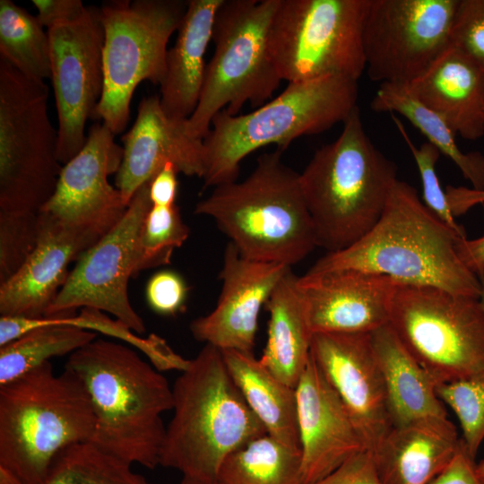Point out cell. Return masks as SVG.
I'll return each mask as SVG.
<instances>
[{"label": "cell", "instance_id": "e0dca14e", "mask_svg": "<svg viewBox=\"0 0 484 484\" xmlns=\"http://www.w3.org/2000/svg\"><path fill=\"white\" fill-rule=\"evenodd\" d=\"M123 153L105 124L92 125L82 150L63 165L55 193L39 212L65 225L107 234L127 208L108 181L117 173Z\"/></svg>", "mask_w": 484, "mask_h": 484}, {"label": "cell", "instance_id": "83f0119b", "mask_svg": "<svg viewBox=\"0 0 484 484\" xmlns=\"http://www.w3.org/2000/svg\"><path fill=\"white\" fill-rule=\"evenodd\" d=\"M298 279L290 269L265 304L270 315L267 341L259 359L277 378L295 389L308 363L312 338Z\"/></svg>", "mask_w": 484, "mask_h": 484}, {"label": "cell", "instance_id": "e575fe53", "mask_svg": "<svg viewBox=\"0 0 484 484\" xmlns=\"http://www.w3.org/2000/svg\"><path fill=\"white\" fill-rule=\"evenodd\" d=\"M436 394L456 414L462 431V442L472 458L484 439V372L440 384Z\"/></svg>", "mask_w": 484, "mask_h": 484}, {"label": "cell", "instance_id": "f35d334b", "mask_svg": "<svg viewBox=\"0 0 484 484\" xmlns=\"http://www.w3.org/2000/svg\"><path fill=\"white\" fill-rule=\"evenodd\" d=\"M188 288L176 272L160 271L148 281L146 299L150 307L163 315H175L185 307Z\"/></svg>", "mask_w": 484, "mask_h": 484}, {"label": "cell", "instance_id": "f546056e", "mask_svg": "<svg viewBox=\"0 0 484 484\" xmlns=\"http://www.w3.org/2000/svg\"><path fill=\"white\" fill-rule=\"evenodd\" d=\"M373 111L398 113L420 131L440 153L449 158L469 180L472 188L484 190V155L479 151L464 153L455 142V134L436 113L424 106L399 83L379 84L371 102Z\"/></svg>", "mask_w": 484, "mask_h": 484}, {"label": "cell", "instance_id": "f1b7e54d", "mask_svg": "<svg viewBox=\"0 0 484 484\" xmlns=\"http://www.w3.org/2000/svg\"><path fill=\"white\" fill-rule=\"evenodd\" d=\"M221 352L233 381L266 433L300 449L296 389L277 378L253 352Z\"/></svg>", "mask_w": 484, "mask_h": 484}, {"label": "cell", "instance_id": "60d3db41", "mask_svg": "<svg viewBox=\"0 0 484 484\" xmlns=\"http://www.w3.org/2000/svg\"><path fill=\"white\" fill-rule=\"evenodd\" d=\"M38 19L47 30L81 16L86 6L81 0H33Z\"/></svg>", "mask_w": 484, "mask_h": 484}, {"label": "cell", "instance_id": "277c9868", "mask_svg": "<svg viewBox=\"0 0 484 484\" xmlns=\"http://www.w3.org/2000/svg\"><path fill=\"white\" fill-rule=\"evenodd\" d=\"M94 428L83 385L50 361L0 385V484H41L56 456Z\"/></svg>", "mask_w": 484, "mask_h": 484}, {"label": "cell", "instance_id": "bcb514c9", "mask_svg": "<svg viewBox=\"0 0 484 484\" xmlns=\"http://www.w3.org/2000/svg\"><path fill=\"white\" fill-rule=\"evenodd\" d=\"M179 484H224L220 480H205L188 476H183Z\"/></svg>", "mask_w": 484, "mask_h": 484}, {"label": "cell", "instance_id": "8fae6325", "mask_svg": "<svg viewBox=\"0 0 484 484\" xmlns=\"http://www.w3.org/2000/svg\"><path fill=\"white\" fill-rule=\"evenodd\" d=\"M388 324L437 385L484 372L480 298L398 282Z\"/></svg>", "mask_w": 484, "mask_h": 484}, {"label": "cell", "instance_id": "7402d4cb", "mask_svg": "<svg viewBox=\"0 0 484 484\" xmlns=\"http://www.w3.org/2000/svg\"><path fill=\"white\" fill-rule=\"evenodd\" d=\"M303 484H314L366 450L341 399L310 355L296 387Z\"/></svg>", "mask_w": 484, "mask_h": 484}, {"label": "cell", "instance_id": "1f68e13d", "mask_svg": "<svg viewBox=\"0 0 484 484\" xmlns=\"http://www.w3.org/2000/svg\"><path fill=\"white\" fill-rule=\"evenodd\" d=\"M0 57L26 77H51L50 41L37 16L12 0L0 1Z\"/></svg>", "mask_w": 484, "mask_h": 484}, {"label": "cell", "instance_id": "7bdbcfd3", "mask_svg": "<svg viewBox=\"0 0 484 484\" xmlns=\"http://www.w3.org/2000/svg\"><path fill=\"white\" fill-rule=\"evenodd\" d=\"M177 169L168 162L150 182V199L153 206L175 205L177 194Z\"/></svg>", "mask_w": 484, "mask_h": 484}, {"label": "cell", "instance_id": "836d02e7", "mask_svg": "<svg viewBox=\"0 0 484 484\" xmlns=\"http://www.w3.org/2000/svg\"><path fill=\"white\" fill-rule=\"evenodd\" d=\"M189 233L176 204L151 205L138 234L134 274L169 264L173 251L184 244Z\"/></svg>", "mask_w": 484, "mask_h": 484}, {"label": "cell", "instance_id": "74e56055", "mask_svg": "<svg viewBox=\"0 0 484 484\" xmlns=\"http://www.w3.org/2000/svg\"><path fill=\"white\" fill-rule=\"evenodd\" d=\"M449 45L484 70V0H459Z\"/></svg>", "mask_w": 484, "mask_h": 484}, {"label": "cell", "instance_id": "4316f807", "mask_svg": "<svg viewBox=\"0 0 484 484\" xmlns=\"http://www.w3.org/2000/svg\"><path fill=\"white\" fill-rule=\"evenodd\" d=\"M96 333L60 323L51 316L0 318V385L72 354L96 339Z\"/></svg>", "mask_w": 484, "mask_h": 484}, {"label": "cell", "instance_id": "8d00e7d4", "mask_svg": "<svg viewBox=\"0 0 484 484\" xmlns=\"http://www.w3.org/2000/svg\"><path fill=\"white\" fill-rule=\"evenodd\" d=\"M391 117L417 164L422 183L424 204L445 224L466 236L464 228L456 222L449 209L445 191L441 187L436 171L440 151L428 142L416 146L401 120L393 114H391Z\"/></svg>", "mask_w": 484, "mask_h": 484}, {"label": "cell", "instance_id": "52a82bcc", "mask_svg": "<svg viewBox=\"0 0 484 484\" xmlns=\"http://www.w3.org/2000/svg\"><path fill=\"white\" fill-rule=\"evenodd\" d=\"M358 81L325 76L289 82L285 90L247 114L224 110L203 138V187L235 182L241 161L267 145L284 151L297 138L343 123L358 107Z\"/></svg>", "mask_w": 484, "mask_h": 484}, {"label": "cell", "instance_id": "4fadbf2b", "mask_svg": "<svg viewBox=\"0 0 484 484\" xmlns=\"http://www.w3.org/2000/svg\"><path fill=\"white\" fill-rule=\"evenodd\" d=\"M459 0H370L363 28L368 78L408 85L449 46Z\"/></svg>", "mask_w": 484, "mask_h": 484}, {"label": "cell", "instance_id": "ab89813d", "mask_svg": "<svg viewBox=\"0 0 484 484\" xmlns=\"http://www.w3.org/2000/svg\"><path fill=\"white\" fill-rule=\"evenodd\" d=\"M314 484H382L373 455L363 450Z\"/></svg>", "mask_w": 484, "mask_h": 484}, {"label": "cell", "instance_id": "7c38bea8", "mask_svg": "<svg viewBox=\"0 0 484 484\" xmlns=\"http://www.w3.org/2000/svg\"><path fill=\"white\" fill-rule=\"evenodd\" d=\"M186 8L187 2L179 0H115L99 8L104 85L95 118L115 135L128 124L136 87L144 81L162 82L168 42Z\"/></svg>", "mask_w": 484, "mask_h": 484}, {"label": "cell", "instance_id": "5bb4252c", "mask_svg": "<svg viewBox=\"0 0 484 484\" xmlns=\"http://www.w3.org/2000/svg\"><path fill=\"white\" fill-rule=\"evenodd\" d=\"M150 182L136 191L121 220L79 257L45 316L87 307L112 315L138 334L145 332L143 320L130 303L127 286L135 275L138 234L152 205Z\"/></svg>", "mask_w": 484, "mask_h": 484}, {"label": "cell", "instance_id": "4dcf8cb0", "mask_svg": "<svg viewBox=\"0 0 484 484\" xmlns=\"http://www.w3.org/2000/svg\"><path fill=\"white\" fill-rule=\"evenodd\" d=\"M218 480L224 484H303L301 450L265 434L230 454Z\"/></svg>", "mask_w": 484, "mask_h": 484}, {"label": "cell", "instance_id": "44dd1931", "mask_svg": "<svg viewBox=\"0 0 484 484\" xmlns=\"http://www.w3.org/2000/svg\"><path fill=\"white\" fill-rule=\"evenodd\" d=\"M39 217L35 250L14 275L0 284L1 316H45L68 278L69 264L104 236L65 225L44 212H39Z\"/></svg>", "mask_w": 484, "mask_h": 484}, {"label": "cell", "instance_id": "ffe728a7", "mask_svg": "<svg viewBox=\"0 0 484 484\" xmlns=\"http://www.w3.org/2000/svg\"><path fill=\"white\" fill-rule=\"evenodd\" d=\"M186 121L166 114L159 95L144 97L139 102L134 124L121 138L123 160L115 180L126 206L136 191L168 162L178 173L203 178V140L189 134Z\"/></svg>", "mask_w": 484, "mask_h": 484}, {"label": "cell", "instance_id": "484cf974", "mask_svg": "<svg viewBox=\"0 0 484 484\" xmlns=\"http://www.w3.org/2000/svg\"><path fill=\"white\" fill-rule=\"evenodd\" d=\"M370 334L393 427L423 419L447 418L436 394L437 384L407 351L389 324Z\"/></svg>", "mask_w": 484, "mask_h": 484}, {"label": "cell", "instance_id": "cb8c5ba5", "mask_svg": "<svg viewBox=\"0 0 484 484\" xmlns=\"http://www.w3.org/2000/svg\"><path fill=\"white\" fill-rule=\"evenodd\" d=\"M462 445L447 418L393 426L372 454L382 484H429Z\"/></svg>", "mask_w": 484, "mask_h": 484}, {"label": "cell", "instance_id": "ee69618b", "mask_svg": "<svg viewBox=\"0 0 484 484\" xmlns=\"http://www.w3.org/2000/svg\"><path fill=\"white\" fill-rule=\"evenodd\" d=\"M445 191L449 209L454 218L465 214L478 204L484 203V190L448 185Z\"/></svg>", "mask_w": 484, "mask_h": 484}, {"label": "cell", "instance_id": "d590c367", "mask_svg": "<svg viewBox=\"0 0 484 484\" xmlns=\"http://www.w3.org/2000/svg\"><path fill=\"white\" fill-rule=\"evenodd\" d=\"M39 212L0 211V284L14 275L35 250Z\"/></svg>", "mask_w": 484, "mask_h": 484}, {"label": "cell", "instance_id": "30bf717a", "mask_svg": "<svg viewBox=\"0 0 484 484\" xmlns=\"http://www.w3.org/2000/svg\"><path fill=\"white\" fill-rule=\"evenodd\" d=\"M370 0H279L268 51L281 81H358L366 70L363 28Z\"/></svg>", "mask_w": 484, "mask_h": 484}, {"label": "cell", "instance_id": "9c48e42d", "mask_svg": "<svg viewBox=\"0 0 484 484\" xmlns=\"http://www.w3.org/2000/svg\"><path fill=\"white\" fill-rule=\"evenodd\" d=\"M48 87L0 57V211L39 212L55 193L62 164Z\"/></svg>", "mask_w": 484, "mask_h": 484}, {"label": "cell", "instance_id": "d6986e66", "mask_svg": "<svg viewBox=\"0 0 484 484\" xmlns=\"http://www.w3.org/2000/svg\"><path fill=\"white\" fill-rule=\"evenodd\" d=\"M315 333H365L389 323L398 281L356 269L307 272L298 279Z\"/></svg>", "mask_w": 484, "mask_h": 484}, {"label": "cell", "instance_id": "c3c4849f", "mask_svg": "<svg viewBox=\"0 0 484 484\" xmlns=\"http://www.w3.org/2000/svg\"><path fill=\"white\" fill-rule=\"evenodd\" d=\"M479 278H480V281L482 283V287H483L480 300H481V302L483 303V306H484V273L480 274Z\"/></svg>", "mask_w": 484, "mask_h": 484}, {"label": "cell", "instance_id": "d6a6232c", "mask_svg": "<svg viewBox=\"0 0 484 484\" xmlns=\"http://www.w3.org/2000/svg\"><path fill=\"white\" fill-rule=\"evenodd\" d=\"M41 484H151L132 470V464L109 454L91 442L62 451Z\"/></svg>", "mask_w": 484, "mask_h": 484}, {"label": "cell", "instance_id": "3957f363", "mask_svg": "<svg viewBox=\"0 0 484 484\" xmlns=\"http://www.w3.org/2000/svg\"><path fill=\"white\" fill-rule=\"evenodd\" d=\"M342 124L299 174L316 245L327 252L346 249L372 229L398 180L395 163L366 133L359 106Z\"/></svg>", "mask_w": 484, "mask_h": 484}, {"label": "cell", "instance_id": "7dc6e473", "mask_svg": "<svg viewBox=\"0 0 484 484\" xmlns=\"http://www.w3.org/2000/svg\"><path fill=\"white\" fill-rule=\"evenodd\" d=\"M476 473L480 482L484 484V460L476 465Z\"/></svg>", "mask_w": 484, "mask_h": 484}, {"label": "cell", "instance_id": "7a4b0ae2", "mask_svg": "<svg viewBox=\"0 0 484 484\" xmlns=\"http://www.w3.org/2000/svg\"><path fill=\"white\" fill-rule=\"evenodd\" d=\"M465 238L428 209L412 186L398 179L372 229L346 249L327 252L307 272L356 269L480 298L479 276L457 255V242Z\"/></svg>", "mask_w": 484, "mask_h": 484}, {"label": "cell", "instance_id": "6da1fadb", "mask_svg": "<svg viewBox=\"0 0 484 484\" xmlns=\"http://www.w3.org/2000/svg\"><path fill=\"white\" fill-rule=\"evenodd\" d=\"M65 369L82 383L95 417L90 442L130 464L160 465L166 427L173 409L172 386L132 348L95 339L72 353Z\"/></svg>", "mask_w": 484, "mask_h": 484}, {"label": "cell", "instance_id": "5b68a950", "mask_svg": "<svg viewBox=\"0 0 484 484\" xmlns=\"http://www.w3.org/2000/svg\"><path fill=\"white\" fill-rule=\"evenodd\" d=\"M173 416L160 465L216 480L225 459L266 433L233 381L218 348L205 344L172 385Z\"/></svg>", "mask_w": 484, "mask_h": 484}, {"label": "cell", "instance_id": "8992f818", "mask_svg": "<svg viewBox=\"0 0 484 484\" xmlns=\"http://www.w3.org/2000/svg\"><path fill=\"white\" fill-rule=\"evenodd\" d=\"M281 152L260 155L243 181L213 187L194 213L212 218L242 256L291 267L317 245L299 174Z\"/></svg>", "mask_w": 484, "mask_h": 484}, {"label": "cell", "instance_id": "603a6c76", "mask_svg": "<svg viewBox=\"0 0 484 484\" xmlns=\"http://www.w3.org/2000/svg\"><path fill=\"white\" fill-rule=\"evenodd\" d=\"M406 86L455 135L468 141L484 135V70L454 47L449 45L423 74Z\"/></svg>", "mask_w": 484, "mask_h": 484}, {"label": "cell", "instance_id": "9a60e30c", "mask_svg": "<svg viewBox=\"0 0 484 484\" xmlns=\"http://www.w3.org/2000/svg\"><path fill=\"white\" fill-rule=\"evenodd\" d=\"M47 30L58 121L57 158L64 165L85 144L87 120L95 118L103 92L104 27L100 9L86 6L78 18Z\"/></svg>", "mask_w": 484, "mask_h": 484}, {"label": "cell", "instance_id": "d4e9b609", "mask_svg": "<svg viewBox=\"0 0 484 484\" xmlns=\"http://www.w3.org/2000/svg\"><path fill=\"white\" fill-rule=\"evenodd\" d=\"M224 0H191L167 51L160 82V105L169 117L186 120L195 110L203 86L205 53L212 37L217 12Z\"/></svg>", "mask_w": 484, "mask_h": 484}, {"label": "cell", "instance_id": "2e32d148", "mask_svg": "<svg viewBox=\"0 0 484 484\" xmlns=\"http://www.w3.org/2000/svg\"><path fill=\"white\" fill-rule=\"evenodd\" d=\"M310 355L335 391L371 454L393 427L371 334L312 333Z\"/></svg>", "mask_w": 484, "mask_h": 484}, {"label": "cell", "instance_id": "ac0fdd59", "mask_svg": "<svg viewBox=\"0 0 484 484\" xmlns=\"http://www.w3.org/2000/svg\"><path fill=\"white\" fill-rule=\"evenodd\" d=\"M290 269L247 259L229 242L219 275L222 288L218 302L211 313L191 322L193 336L220 350L253 352L260 310Z\"/></svg>", "mask_w": 484, "mask_h": 484}, {"label": "cell", "instance_id": "b9f144b4", "mask_svg": "<svg viewBox=\"0 0 484 484\" xmlns=\"http://www.w3.org/2000/svg\"><path fill=\"white\" fill-rule=\"evenodd\" d=\"M429 484H482L476 473L474 459L467 454L462 442L451 463Z\"/></svg>", "mask_w": 484, "mask_h": 484}, {"label": "cell", "instance_id": "f6af8a7d", "mask_svg": "<svg viewBox=\"0 0 484 484\" xmlns=\"http://www.w3.org/2000/svg\"><path fill=\"white\" fill-rule=\"evenodd\" d=\"M456 252L468 270L476 275L484 273V235L475 239H459Z\"/></svg>", "mask_w": 484, "mask_h": 484}, {"label": "cell", "instance_id": "ba28073f", "mask_svg": "<svg viewBox=\"0 0 484 484\" xmlns=\"http://www.w3.org/2000/svg\"><path fill=\"white\" fill-rule=\"evenodd\" d=\"M278 1H223L213 25L214 54L197 107L186 121L192 136L203 140L219 112L235 116L247 103L259 108L279 88L281 79L267 45Z\"/></svg>", "mask_w": 484, "mask_h": 484}]
</instances>
